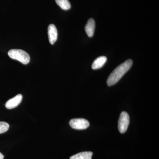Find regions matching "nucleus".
<instances>
[{"label":"nucleus","mask_w":159,"mask_h":159,"mask_svg":"<svg viewBox=\"0 0 159 159\" xmlns=\"http://www.w3.org/2000/svg\"><path fill=\"white\" fill-rule=\"evenodd\" d=\"M133 63L131 59H128L118 66L109 76L107 80V85L112 86L116 84L131 67Z\"/></svg>","instance_id":"obj_1"},{"label":"nucleus","mask_w":159,"mask_h":159,"mask_svg":"<svg viewBox=\"0 0 159 159\" xmlns=\"http://www.w3.org/2000/svg\"><path fill=\"white\" fill-rule=\"evenodd\" d=\"M9 57L16 60L23 64H28L30 61V56L26 51L20 49H11L8 52Z\"/></svg>","instance_id":"obj_2"},{"label":"nucleus","mask_w":159,"mask_h":159,"mask_svg":"<svg viewBox=\"0 0 159 159\" xmlns=\"http://www.w3.org/2000/svg\"><path fill=\"white\" fill-rule=\"evenodd\" d=\"M129 123V117L128 114L123 111L120 114L118 121V129L121 133L123 134L126 132Z\"/></svg>","instance_id":"obj_3"},{"label":"nucleus","mask_w":159,"mask_h":159,"mask_svg":"<svg viewBox=\"0 0 159 159\" xmlns=\"http://www.w3.org/2000/svg\"><path fill=\"white\" fill-rule=\"evenodd\" d=\"M70 125L72 128L81 130L87 128L89 126V122L84 119H74L70 121Z\"/></svg>","instance_id":"obj_4"},{"label":"nucleus","mask_w":159,"mask_h":159,"mask_svg":"<svg viewBox=\"0 0 159 159\" xmlns=\"http://www.w3.org/2000/svg\"><path fill=\"white\" fill-rule=\"evenodd\" d=\"M23 96L21 94H18L16 97L8 100L6 103V107L8 109H11L16 107L21 102Z\"/></svg>","instance_id":"obj_5"},{"label":"nucleus","mask_w":159,"mask_h":159,"mask_svg":"<svg viewBox=\"0 0 159 159\" xmlns=\"http://www.w3.org/2000/svg\"><path fill=\"white\" fill-rule=\"evenodd\" d=\"M48 34L50 43L54 44L57 40V28L53 24L49 25L48 28Z\"/></svg>","instance_id":"obj_6"},{"label":"nucleus","mask_w":159,"mask_h":159,"mask_svg":"<svg viewBox=\"0 0 159 159\" xmlns=\"http://www.w3.org/2000/svg\"><path fill=\"white\" fill-rule=\"evenodd\" d=\"M95 25V21L93 19H89L85 27V30L89 37H92L93 36L96 25Z\"/></svg>","instance_id":"obj_7"},{"label":"nucleus","mask_w":159,"mask_h":159,"mask_svg":"<svg viewBox=\"0 0 159 159\" xmlns=\"http://www.w3.org/2000/svg\"><path fill=\"white\" fill-rule=\"evenodd\" d=\"M107 61V58L105 56H100L95 60L92 64V67L93 70H97L102 68Z\"/></svg>","instance_id":"obj_8"},{"label":"nucleus","mask_w":159,"mask_h":159,"mask_svg":"<svg viewBox=\"0 0 159 159\" xmlns=\"http://www.w3.org/2000/svg\"><path fill=\"white\" fill-rule=\"evenodd\" d=\"M93 153L91 152H84L74 155L70 159H92Z\"/></svg>","instance_id":"obj_9"},{"label":"nucleus","mask_w":159,"mask_h":159,"mask_svg":"<svg viewBox=\"0 0 159 159\" xmlns=\"http://www.w3.org/2000/svg\"><path fill=\"white\" fill-rule=\"evenodd\" d=\"M56 3L61 9L69 10L71 8L70 3L68 0H55Z\"/></svg>","instance_id":"obj_10"},{"label":"nucleus","mask_w":159,"mask_h":159,"mask_svg":"<svg viewBox=\"0 0 159 159\" xmlns=\"http://www.w3.org/2000/svg\"><path fill=\"white\" fill-rule=\"evenodd\" d=\"M9 125L7 122H0V134L4 133L9 129Z\"/></svg>","instance_id":"obj_11"},{"label":"nucleus","mask_w":159,"mask_h":159,"mask_svg":"<svg viewBox=\"0 0 159 159\" xmlns=\"http://www.w3.org/2000/svg\"><path fill=\"white\" fill-rule=\"evenodd\" d=\"M4 157V155L1 152H0V159H3Z\"/></svg>","instance_id":"obj_12"}]
</instances>
